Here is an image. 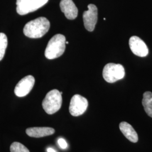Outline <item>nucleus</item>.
<instances>
[{
	"label": "nucleus",
	"mask_w": 152,
	"mask_h": 152,
	"mask_svg": "<svg viewBox=\"0 0 152 152\" xmlns=\"http://www.w3.org/2000/svg\"><path fill=\"white\" fill-rule=\"evenodd\" d=\"M50 27L49 20L45 17H39L27 23L23 28V33L29 38H41L49 31Z\"/></svg>",
	"instance_id": "obj_1"
},
{
	"label": "nucleus",
	"mask_w": 152,
	"mask_h": 152,
	"mask_svg": "<svg viewBox=\"0 0 152 152\" xmlns=\"http://www.w3.org/2000/svg\"><path fill=\"white\" fill-rule=\"evenodd\" d=\"M66 39L65 36L57 34L49 41L45 51V55L48 59H54L64 54L65 51Z\"/></svg>",
	"instance_id": "obj_2"
},
{
	"label": "nucleus",
	"mask_w": 152,
	"mask_h": 152,
	"mask_svg": "<svg viewBox=\"0 0 152 152\" xmlns=\"http://www.w3.org/2000/svg\"><path fill=\"white\" fill-rule=\"evenodd\" d=\"M62 101V96L60 91L54 89L46 94L42 102V105L46 113L54 114L61 108Z\"/></svg>",
	"instance_id": "obj_3"
},
{
	"label": "nucleus",
	"mask_w": 152,
	"mask_h": 152,
	"mask_svg": "<svg viewBox=\"0 0 152 152\" xmlns=\"http://www.w3.org/2000/svg\"><path fill=\"white\" fill-rule=\"evenodd\" d=\"M125 75V69L120 64L108 63L104 66L103 71L104 79L108 83H114L120 80Z\"/></svg>",
	"instance_id": "obj_4"
},
{
	"label": "nucleus",
	"mask_w": 152,
	"mask_h": 152,
	"mask_svg": "<svg viewBox=\"0 0 152 152\" xmlns=\"http://www.w3.org/2000/svg\"><path fill=\"white\" fill-rule=\"evenodd\" d=\"M49 0H16V11L24 15L36 11L48 3Z\"/></svg>",
	"instance_id": "obj_5"
},
{
	"label": "nucleus",
	"mask_w": 152,
	"mask_h": 152,
	"mask_svg": "<svg viewBox=\"0 0 152 152\" xmlns=\"http://www.w3.org/2000/svg\"><path fill=\"white\" fill-rule=\"evenodd\" d=\"M88 101L80 95H75L71 99L69 105V112L74 117L80 116L87 110Z\"/></svg>",
	"instance_id": "obj_6"
},
{
	"label": "nucleus",
	"mask_w": 152,
	"mask_h": 152,
	"mask_svg": "<svg viewBox=\"0 0 152 152\" xmlns=\"http://www.w3.org/2000/svg\"><path fill=\"white\" fill-rule=\"evenodd\" d=\"M88 9V10L83 14V20L85 28L88 31L92 32L98 20V8L94 4H90Z\"/></svg>",
	"instance_id": "obj_7"
},
{
	"label": "nucleus",
	"mask_w": 152,
	"mask_h": 152,
	"mask_svg": "<svg viewBox=\"0 0 152 152\" xmlns=\"http://www.w3.org/2000/svg\"><path fill=\"white\" fill-rule=\"evenodd\" d=\"M35 83L34 77L26 76L19 82L14 89V93L18 97H24L31 92Z\"/></svg>",
	"instance_id": "obj_8"
},
{
	"label": "nucleus",
	"mask_w": 152,
	"mask_h": 152,
	"mask_svg": "<svg viewBox=\"0 0 152 152\" xmlns=\"http://www.w3.org/2000/svg\"><path fill=\"white\" fill-rule=\"evenodd\" d=\"M129 46L132 52L138 56L145 57L149 53L147 45L137 36H134L130 38Z\"/></svg>",
	"instance_id": "obj_9"
},
{
	"label": "nucleus",
	"mask_w": 152,
	"mask_h": 152,
	"mask_svg": "<svg viewBox=\"0 0 152 152\" xmlns=\"http://www.w3.org/2000/svg\"><path fill=\"white\" fill-rule=\"evenodd\" d=\"M60 7L68 19H75L78 15V9L72 0H61Z\"/></svg>",
	"instance_id": "obj_10"
},
{
	"label": "nucleus",
	"mask_w": 152,
	"mask_h": 152,
	"mask_svg": "<svg viewBox=\"0 0 152 152\" xmlns=\"http://www.w3.org/2000/svg\"><path fill=\"white\" fill-rule=\"evenodd\" d=\"M28 135L32 137H42L54 134L55 130L51 127H31L26 130Z\"/></svg>",
	"instance_id": "obj_11"
},
{
	"label": "nucleus",
	"mask_w": 152,
	"mask_h": 152,
	"mask_svg": "<svg viewBox=\"0 0 152 152\" xmlns=\"http://www.w3.org/2000/svg\"><path fill=\"white\" fill-rule=\"evenodd\" d=\"M120 129L124 136L132 142L138 141V135L133 127L126 122H122L120 124Z\"/></svg>",
	"instance_id": "obj_12"
},
{
	"label": "nucleus",
	"mask_w": 152,
	"mask_h": 152,
	"mask_svg": "<svg viewBox=\"0 0 152 152\" xmlns=\"http://www.w3.org/2000/svg\"><path fill=\"white\" fill-rule=\"evenodd\" d=\"M142 104L146 113L152 118V92L147 91L144 93Z\"/></svg>",
	"instance_id": "obj_13"
},
{
	"label": "nucleus",
	"mask_w": 152,
	"mask_h": 152,
	"mask_svg": "<svg viewBox=\"0 0 152 152\" xmlns=\"http://www.w3.org/2000/svg\"><path fill=\"white\" fill-rule=\"evenodd\" d=\"M7 46V38L5 34L0 33V61L5 54L6 49Z\"/></svg>",
	"instance_id": "obj_14"
},
{
	"label": "nucleus",
	"mask_w": 152,
	"mask_h": 152,
	"mask_svg": "<svg viewBox=\"0 0 152 152\" xmlns=\"http://www.w3.org/2000/svg\"><path fill=\"white\" fill-rule=\"evenodd\" d=\"M10 150L11 152H30L27 147L18 142L12 143Z\"/></svg>",
	"instance_id": "obj_15"
},
{
	"label": "nucleus",
	"mask_w": 152,
	"mask_h": 152,
	"mask_svg": "<svg viewBox=\"0 0 152 152\" xmlns=\"http://www.w3.org/2000/svg\"><path fill=\"white\" fill-rule=\"evenodd\" d=\"M58 142L59 145L60 146V148L61 149H66L67 147H68V144L67 142H66L65 140L63 138H60L58 139Z\"/></svg>",
	"instance_id": "obj_16"
},
{
	"label": "nucleus",
	"mask_w": 152,
	"mask_h": 152,
	"mask_svg": "<svg viewBox=\"0 0 152 152\" xmlns=\"http://www.w3.org/2000/svg\"><path fill=\"white\" fill-rule=\"evenodd\" d=\"M47 151H48V152H56V151H55L54 149H53V148H48Z\"/></svg>",
	"instance_id": "obj_17"
},
{
	"label": "nucleus",
	"mask_w": 152,
	"mask_h": 152,
	"mask_svg": "<svg viewBox=\"0 0 152 152\" xmlns=\"http://www.w3.org/2000/svg\"><path fill=\"white\" fill-rule=\"evenodd\" d=\"M66 44H69V42H66Z\"/></svg>",
	"instance_id": "obj_18"
}]
</instances>
